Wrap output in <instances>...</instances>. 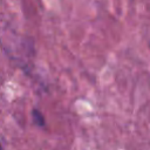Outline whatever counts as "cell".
Wrapping results in <instances>:
<instances>
[{
    "instance_id": "cell-1",
    "label": "cell",
    "mask_w": 150,
    "mask_h": 150,
    "mask_svg": "<svg viewBox=\"0 0 150 150\" xmlns=\"http://www.w3.org/2000/svg\"><path fill=\"white\" fill-rule=\"evenodd\" d=\"M32 116H33V122H34L36 125H39V127L45 125V117H43V115H42L38 109H33Z\"/></svg>"
},
{
    "instance_id": "cell-2",
    "label": "cell",
    "mask_w": 150,
    "mask_h": 150,
    "mask_svg": "<svg viewBox=\"0 0 150 150\" xmlns=\"http://www.w3.org/2000/svg\"><path fill=\"white\" fill-rule=\"evenodd\" d=\"M0 150H4V149H2V148H1V145H0Z\"/></svg>"
}]
</instances>
